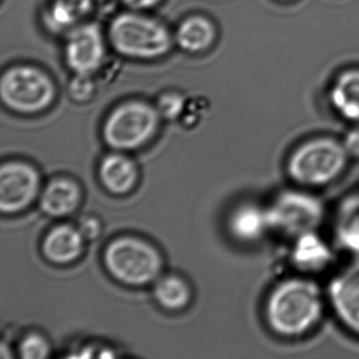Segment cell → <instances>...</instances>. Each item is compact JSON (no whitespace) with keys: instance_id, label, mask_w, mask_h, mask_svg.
Returning <instances> with one entry per match:
<instances>
[{"instance_id":"6da1fadb","label":"cell","mask_w":359,"mask_h":359,"mask_svg":"<svg viewBox=\"0 0 359 359\" xmlns=\"http://www.w3.org/2000/svg\"><path fill=\"white\" fill-rule=\"evenodd\" d=\"M327 294L320 285L306 276L279 281L269 293L264 317L273 333L281 337L306 335L323 318Z\"/></svg>"},{"instance_id":"7a4b0ae2","label":"cell","mask_w":359,"mask_h":359,"mask_svg":"<svg viewBox=\"0 0 359 359\" xmlns=\"http://www.w3.org/2000/svg\"><path fill=\"white\" fill-rule=\"evenodd\" d=\"M350 156L344 144L331 137L306 140L290 154L287 173L302 188H319L335 182L348 167Z\"/></svg>"},{"instance_id":"3957f363","label":"cell","mask_w":359,"mask_h":359,"mask_svg":"<svg viewBox=\"0 0 359 359\" xmlns=\"http://www.w3.org/2000/svg\"><path fill=\"white\" fill-rule=\"evenodd\" d=\"M109 39L119 54L138 60L161 57L172 46L171 35L163 24L134 13L115 18L109 29Z\"/></svg>"},{"instance_id":"277c9868","label":"cell","mask_w":359,"mask_h":359,"mask_svg":"<svg viewBox=\"0 0 359 359\" xmlns=\"http://www.w3.org/2000/svg\"><path fill=\"white\" fill-rule=\"evenodd\" d=\"M266 209L271 233L292 239L317 232L325 216L323 201L304 190L281 191Z\"/></svg>"},{"instance_id":"5b68a950","label":"cell","mask_w":359,"mask_h":359,"mask_svg":"<svg viewBox=\"0 0 359 359\" xmlns=\"http://www.w3.org/2000/svg\"><path fill=\"white\" fill-rule=\"evenodd\" d=\"M0 95L8 108L20 113L45 110L53 102V81L43 71L30 66H18L4 73Z\"/></svg>"},{"instance_id":"8992f818","label":"cell","mask_w":359,"mask_h":359,"mask_svg":"<svg viewBox=\"0 0 359 359\" xmlns=\"http://www.w3.org/2000/svg\"><path fill=\"white\" fill-rule=\"evenodd\" d=\"M157 109L142 102L121 104L107 119L104 137L109 146L131 150L152 137L158 126Z\"/></svg>"},{"instance_id":"52a82bcc","label":"cell","mask_w":359,"mask_h":359,"mask_svg":"<svg viewBox=\"0 0 359 359\" xmlns=\"http://www.w3.org/2000/svg\"><path fill=\"white\" fill-rule=\"evenodd\" d=\"M104 262L113 276L129 285H144L158 275L161 260L148 243L135 238L113 241L104 254Z\"/></svg>"},{"instance_id":"ba28073f","label":"cell","mask_w":359,"mask_h":359,"mask_svg":"<svg viewBox=\"0 0 359 359\" xmlns=\"http://www.w3.org/2000/svg\"><path fill=\"white\" fill-rule=\"evenodd\" d=\"M39 178L26 163H11L0 171V208L4 213H14L28 207L36 196Z\"/></svg>"},{"instance_id":"9c48e42d","label":"cell","mask_w":359,"mask_h":359,"mask_svg":"<svg viewBox=\"0 0 359 359\" xmlns=\"http://www.w3.org/2000/svg\"><path fill=\"white\" fill-rule=\"evenodd\" d=\"M327 299L340 323L359 336V262L332 279Z\"/></svg>"},{"instance_id":"30bf717a","label":"cell","mask_w":359,"mask_h":359,"mask_svg":"<svg viewBox=\"0 0 359 359\" xmlns=\"http://www.w3.org/2000/svg\"><path fill=\"white\" fill-rule=\"evenodd\" d=\"M104 43L97 25L89 24L75 29L66 46L69 68L76 74L91 75L102 66Z\"/></svg>"},{"instance_id":"8fae6325","label":"cell","mask_w":359,"mask_h":359,"mask_svg":"<svg viewBox=\"0 0 359 359\" xmlns=\"http://www.w3.org/2000/svg\"><path fill=\"white\" fill-rule=\"evenodd\" d=\"M329 243L317 232L306 233L293 239L290 250L292 266L304 275L323 272L333 262Z\"/></svg>"},{"instance_id":"7c38bea8","label":"cell","mask_w":359,"mask_h":359,"mask_svg":"<svg viewBox=\"0 0 359 359\" xmlns=\"http://www.w3.org/2000/svg\"><path fill=\"white\" fill-rule=\"evenodd\" d=\"M229 229L237 241L252 243L271 233L266 205L247 203L239 205L231 214Z\"/></svg>"},{"instance_id":"4fadbf2b","label":"cell","mask_w":359,"mask_h":359,"mask_svg":"<svg viewBox=\"0 0 359 359\" xmlns=\"http://www.w3.org/2000/svg\"><path fill=\"white\" fill-rule=\"evenodd\" d=\"M334 234L341 249L359 256V193L340 203L334 219Z\"/></svg>"},{"instance_id":"5bb4252c","label":"cell","mask_w":359,"mask_h":359,"mask_svg":"<svg viewBox=\"0 0 359 359\" xmlns=\"http://www.w3.org/2000/svg\"><path fill=\"white\" fill-rule=\"evenodd\" d=\"M336 112L351 121H359V70L346 71L336 79L330 92Z\"/></svg>"},{"instance_id":"9a60e30c","label":"cell","mask_w":359,"mask_h":359,"mask_svg":"<svg viewBox=\"0 0 359 359\" xmlns=\"http://www.w3.org/2000/svg\"><path fill=\"white\" fill-rule=\"evenodd\" d=\"M83 235L70 226L53 229L46 237L43 252L52 262L67 264L79 257L83 250Z\"/></svg>"},{"instance_id":"2e32d148","label":"cell","mask_w":359,"mask_h":359,"mask_svg":"<svg viewBox=\"0 0 359 359\" xmlns=\"http://www.w3.org/2000/svg\"><path fill=\"white\" fill-rule=\"evenodd\" d=\"M100 178L107 189L116 194L129 192L136 182L135 165L127 157L111 154L102 161Z\"/></svg>"},{"instance_id":"e0dca14e","label":"cell","mask_w":359,"mask_h":359,"mask_svg":"<svg viewBox=\"0 0 359 359\" xmlns=\"http://www.w3.org/2000/svg\"><path fill=\"white\" fill-rule=\"evenodd\" d=\"M215 29L207 18L193 16L180 24L176 33V41L184 51L199 53L213 43Z\"/></svg>"},{"instance_id":"ac0fdd59","label":"cell","mask_w":359,"mask_h":359,"mask_svg":"<svg viewBox=\"0 0 359 359\" xmlns=\"http://www.w3.org/2000/svg\"><path fill=\"white\" fill-rule=\"evenodd\" d=\"M81 193L79 187L70 180H55L46 188L41 197V208L51 216L72 213L79 205Z\"/></svg>"},{"instance_id":"d6986e66","label":"cell","mask_w":359,"mask_h":359,"mask_svg":"<svg viewBox=\"0 0 359 359\" xmlns=\"http://www.w3.org/2000/svg\"><path fill=\"white\" fill-rule=\"evenodd\" d=\"M93 0H53L48 11L47 22L54 30L74 26L89 15Z\"/></svg>"},{"instance_id":"ffe728a7","label":"cell","mask_w":359,"mask_h":359,"mask_svg":"<svg viewBox=\"0 0 359 359\" xmlns=\"http://www.w3.org/2000/svg\"><path fill=\"white\" fill-rule=\"evenodd\" d=\"M155 296L165 308L176 310L186 306L190 292L186 283L177 277H165L155 287Z\"/></svg>"},{"instance_id":"44dd1931","label":"cell","mask_w":359,"mask_h":359,"mask_svg":"<svg viewBox=\"0 0 359 359\" xmlns=\"http://www.w3.org/2000/svg\"><path fill=\"white\" fill-rule=\"evenodd\" d=\"M186 106V100L180 94L167 93L159 97L157 102V111L165 119H175L182 114Z\"/></svg>"},{"instance_id":"7402d4cb","label":"cell","mask_w":359,"mask_h":359,"mask_svg":"<svg viewBox=\"0 0 359 359\" xmlns=\"http://www.w3.org/2000/svg\"><path fill=\"white\" fill-rule=\"evenodd\" d=\"M20 355L26 359H43L49 355V346L41 336L32 334L20 344Z\"/></svg>"},{"instance_id":"603a6c76","label":"cell","mask_w":359,"mask_h":359,"mask_svg":"<svg viewBox=\"0 0 359 359\" xmlns=\"http://www.w3.org/2000/svg\"><path fill=\"white\" fill-rule=\"evenodd\" d=\"M94 91H95V85L90 75L76 74V77L71 81V96L77 102H83L91 100Z\"/></svg>"},{"instance_id":"cb8c5ba5","label":"cell","mask_w":359,"mask_h":359,"mask_svg":"<svg viewBox=\"0 0 359 359\" xmlns=\"http://www.w3.org/2000/svg\"><path fill=\"white\" fill-rule=\"evenodd\" d=\"M342 144L350 158L359 159V127L348 131L344 136Z\"/></svg>"},{"instance_id":"d4e9b609","label":"cell","mask_w":359,"mask_h":359,"mask_svg":"<svg viewBox=\"0 0 359 359\" xmlns=\"http://www.w3.org/2000/svg\"><path fill=\"white\" fill-rule=\"evenodd\" d=\"M100 224L93 218H87V219L83 220L79 226V232L86 239L96 238L100 234Z\"/></svg>"},{"instance_id":"484cf974","label":"cell","mask_w":359,"mask_h":359,"mask_svg":"<svg viewBox=\"0 0 359 359\" xmlns=\"http://www.w3.org/2000/svg\"><path fill=\"white\" fill-rule=\"evenodd\" d=\"M123 1L131 9L142 11V10H148L155 7L161 0H123Z\"/></svg>"}]
</instances>
